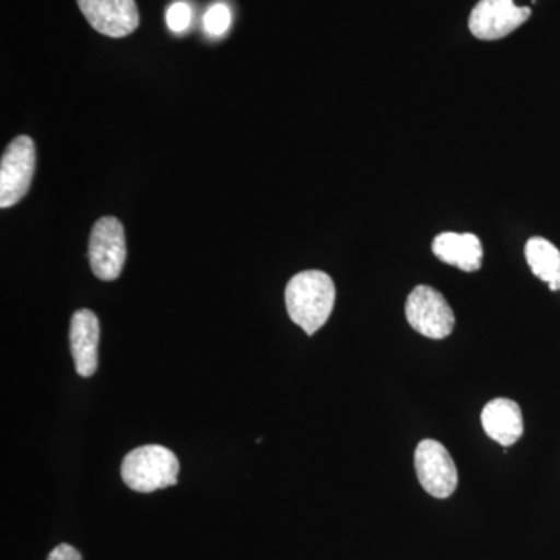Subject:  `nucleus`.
<instances>
[{
    "label": "nucleus",
    "mask_w": 560,
    "mask_h": 560,
    "mask_svg": "<svg viewBox=\"0 0 560 560\" xmlns=\"http://www.w3.org/2000/svg\"><path fill=\"white\" fill-rule=\"evenodd\" d=\"M178 474V458L162 445H142L135 448L121 463V480L128 488L140 493L175 486Z\"/></svg>",
    "instance_id": "obj_2"
},
{
    "label": "nucleus",
    "mask_w": 560,
    "mask_h": 560,
    "mask_svg": "<svg viewBox=\"0 0 560 560\" xmlns=\"http://www.w3.org/2000/svg\"><path fill=\"white\" fill-rule=\"evenodd\" d=\"M231 22V9L224 2L213 3V5L206 11L205 20H202L206 33L212 36V38H219V36H223L224 33L230 31Z\"/></svg>",
    "instance_id": "obj_13"
},
{
    "label": "nucleus",
    "mask_w": 560,
    "mask_h": 560,
    "mask_svg": "<svg viewBox=\"0 0 560 560\" xmlns=\"http://www.w3.org/2000/svg\"><path fill=\"white\" fill-rule=\"evenodd\" d=\"M418 480L434 499H448L458 488V469L451 453L434 440H423L416 448Z\"/></svg>",
    "instance_id": "obj_6"
},
{
    "label": "nucleus",
    "mask_w": 560,
    "mask_h": 560,
    "mask_svg": "<svg viewBox=\"0 0 560 560\" xmlns=\"http://www.w3.org/2000/svg\"><path fill=\"white\" fill-rule=\"evenodd\" d=\"M191 7L184 0L172 3L167 10V25L173 33H183L190 27Z\"/></svg>",
    "instance_id": "obj_14"
},
{
    "label": "nucleus",
    "mask_w": 560,
    "mask_h": 560,
    "mask_svg": "<svg viewBox=\"0 0 560 560\" xmlns=\"http://www.w3.org/2000/svg\"><path fill=\"white\" fill-rule=\"evenodd\" d=\"M70 352L80 377H92L98 366L101 324L94 312L81 308L70 319Z\"/></svg>",
    "instance_id": "obj_9"
},
{
    "label": "nucleus",
    "mask_w": 560,
    "mask_h": 560,
    "mask_svg": "<svg viewBox=\"0 0 560 560\" xmlns=\"http://www.w3.org/2000/svg\"><path fill=\"white\" fill-rule=\"evenodd\" d=\"M334 280L327 272L302 271L291 278L285 289L287 312L290 319L307 335L316 334L330 318L334 311Z\"/></svg>",
    "instance_id": "obj_1"
},
{
    "label": "nucleus",
    "mask_w": 560,
    "mask_h": 560,
    "mask_svg": "<svg viewBox=\"0 0 560 560\" xmlns=\"http://www.w3.org/2000/svg\"><path fill=\"white\" fill-rule=\"evenodd\" d=\"M91 27L109 38H125L139 27L135 0H77Z\"/></svg>",
    "instance_id": "obj_8"
},
{
    "label": "nucleus",
    "mask_w": 560,
    "mask_h": 560,
    "mask_svg": "<svg viewBox=\"0 0 560 560\" xmlns=\"http://www.w3.org/2000/svg\"><path fill=\"white\" fill-rule=\"evenodd\" d=\"M405 315L412 329L431 340H444L455 329V313L433 287H416L408 296Z\"/></svg>",
    "instance_id": "obj_3"
},
{
    "label": "nucleus",
    "mask_w": 560,
    "mask_h": 560,
    "mask_svg": "<svg viewBox=\"0 0 560 560\" xmlns=\"http://www.w3.org/2000/svg\"><path fill=\"white\" fill-rule=\"evenodd\" d=\"M525 257L530 270L552 291L560 290V250L544 237L529 238L525 246Z\"/></svg>",
    "instance_id": "obj_12"
},
{
    "label": "nucleus",
    "mask_w": 560,
    "mask_h": 560,
    "mask_svg": "<svg viewBox=\"0 0 560 560\" xmlns=\"http://www.w3.org/2000/svg\"><path fill=\"white\" fill-rule=\"evenodd\" d=\"M127 260V238L119 220L103 217L94 224L90 238L91 270L102 280H116Z\"/></svg>",
    "instance_id": "obj_5"
},
{
    "label": "nucleus",
    "mask_w": 560,
    "mask_h": 560,
    "mask_svg": "<svg viewBox=\"0 0 560 560\" xmlns=\"http://www.w3.org/2000/svg\"><path fill=\"white\" fill-rule=\"evenodd\" d=\"M482 429L486 434L503 447H510L521 440L523 434V416L521 407L514 400L493 399L481 412Z\"/></svg>",
    "instance_id": "obj_10"
},
{
    "label": "nucleus",
    "mask_w": 560,
    "mask_h": 560,
    "mask_svg": "<svg viewBox=\"0 0 560 560\" xmlns=\"http://www.w3.org/2000/svg\"><path fill=\"white\" fill-rule=\"evenodd\" d=\"M529 16V7H517L514 0H480L471 10L469 28L475 38L497 40L517 31Z\"/></svg>",
    "instance_id": "obj_7"
},
{
    "label": "nucleus",
    "mask_w": 560,
    "mask_h": 560,
    "mask_svg": "<svg viewBox=\"0 0 560 560\" xmlns=\"http://www.w3.org/2000/svg\"><path fill=\"white\" fill-rule=\"evenodd\" d=\"M35 160V143L28 136H18L7 147L0 162V208H11L27 195Z\"/></svg>",
    "instance_id": "obj_4"
},
{
    "label": "nucleus",
    "mask_w": 560,
    "mask_h": 560,
    "mask_svg": "<svg viewBox=\"0 0 560 560\" xmlns=\"http://www.w3.org/2000/svg\"><path fill=\"white\" fill-rule=\"evenodd\" d=\"M434 256L444 264L466 272L478 271L482 265V245L475 234L442 232L433 241Z\"/></svg>",
    "instance_id": "obj_11"
},
{
    "label": "nucleus",
    "mask_w": 560,
    "mask_h": 560,
    "mask_svg": "<svg viewBox=\"0 0 560 560\" xmlns=\"http://www.w3.org/2000/svg\"><path fill=\"white\" fill-rule=\"evenodd\" d=\"M47 560H83L81 555L75 548L70 547L68 544L58 545L57 548L51 550Z\"/></svg>",
    "instance_id": "obj_15"
}]
</instances>
